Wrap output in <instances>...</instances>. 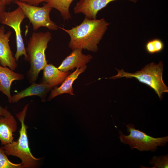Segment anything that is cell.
I'll list each match as a JSON object with an SVG mask.
<instances>
[{"mask_svg": "<svg viewBox=\"0 0 168 168\" xmlns=\"http://www.w3.org/2000/svg\"><path fill=\"white\" fill-rule=\"evenodd\" d=\"M109 25L104 18L90 19L85 18L80 25L70 29L59 28L70 36L68 46L72 50L84 49L96 52L98 49V44Z\"/></svg>", "mask_w": 168, "mask_h": 168, "instance_id": "6da1fadb", "label": "cell"}, {"mask_svg": "<svg viewBox=\"0 0 168 168\" xmlns=\"http://www.w3.org/2000/svg\"><path fill=\"white\" fill-rule=\"evenodd\" d=\"M28 104L24 107L22 110L16 114L21 124L19 131L20 136L16 141L3 145L1 147L7 155H12L19 158L22 161V167L33 168L37 166L40 158L35 157L31 153L29 146L27 134V126L25 124V119Z\"/></svg>", "mask_w": 168, "mask_h": 168, "instance_id": "7a4b0ae2", "label": "cell"}, {"mask_svg": "<svg viewBox=\"0 0 168 168\" xmlns=\"http://www.w3.org/2000/svg\"><path fill=\"white\" fill-rule=\"evenodd\" d=\"M52 39L49 31L34 32L29 38L26 50L30 64L28 75L31 83L35 82L39 72L47 64L45 52Z\"/></svg>", "mask_w": 168, "mask_h": 168, "instance_id": "3957f363", "label": "cell"}, {"mask_svg": "<svg viewBox=\"0 0 168 168\" xmlns=\"http://www.w3.org/2000/svg\"><path fill=\"white\" fill-rule=\"evenodd\" d=\"M116 70L118 74L109 78L114 79L124 77L127 78H135L153 89L160 100L162 99L163 93L168 92V88L163 80V63L161 61L158 64L152 63L147 64L140 71L134 73L126 72L122 69Z\"/></svg>", "mask_w": 168, "mask_h": 168, "instance_id": "277c9868", "label": "cell"}, {"mask_svg": "<svg viewBox=\"0 0 168 168\" xmlns=\"http://www.w3.org/2000/svg\"><path fill=\"white\" fill-rule=\"evenodd\" d=\"M127 131L129 133L128 135H124L119 130V138L120 141L124 144L128 145L132 150L136 148L138 151H151L155 152L158 146H163L168 142V136L154 138L147 135L143 132L135 129L132 124L127 125Z\"/></svg>", "mask_w": 168, "mask_h": 168, "instance_id": "5b68a950", "label": "cell"}, {"mask_svg": "<svg viewBox=\"0 0 168 168\" xmlns=\"http://www.w3.org/2000/svg\"><path fill=\"white\" fill-rule=\"evenodd\" d=\"M13 2L21 8L26 18H28L34 31L41 27H46L51 30L58 29L59 27L50 18L49 13L53 8L46 3L42 7H39L16 0H14Z\"/></svg>", "mask_w": 168, "mask_h": 168, "instance_id": "8992f818", "label": "cell"}, {"mask_svg": "<svg viewBox=\"0 0 168 168\" xmlns=\"http://www.w3.org/2000/svg\"><path fill=\"white\" fill-rule=\"evenodd\" d=\"M26 18L23 12L19 7L14 10L4 12L1 23L12 28L16 35V50L15 58L17 62L20 57L24 56V59L28 61V57L26 51L24 40L21 35V25L24 19Z\"/></svg>", "mask_w": 168, "mask_h": 168, "instance_id": "52a82bcc", "label": "cell"}, {"mask_svg": "<svg viewBox=\"0 0 168 168\" xmlns=\"http://www.w3.org/2000/svg\"><path fill=\"white\" fill-rule=\"evenodd\" d=\"M119 0H80L74 8L75 14L82 13L85 18L96 19L98 12L106 7L110 2ZM136 3L138 0H128Z\"/></svg>", "mask_w": 168, "mask_h": 168, "instance_id": "ba28073f", "label": "cell"}, {"mask_svg": "<svg viewBox=\"0 0 168 168\" xmlns=\"http://www.w3.org/2000/svg\"><path fill=\"white\" fill-rule=\"evenodd\" d=\"M12 33L11 31L6 33L4 26H0V64L14 71L17 64L9 45V39Z\"/></svg>", "mask_w": 168, "mask_h": 168, "instance_id": "9c48e42d", "label": "cell"}, {"mask_svg": "<svg viewBox=\"0 0 168 168\" xmlns=\"http://www.w3.org/2000/svg\"><path fill=\"white\" fill-rule=\"evenodd\" d=\"M17 129L16 121L8 110L4 115L0 116V141L4 145L13 140V133Z\"/></svg>", "mask_w": 168, "mask_h": 168, "instance_id": "30bf717a", "label": "cell"}, {"mask_svg": "<svg viewBox=\"0 0 168 168\" xmlns=\"http://www.w3.org/2000/svg\"><path fill=\"white\" fill-rule=\"evenodd\" d=\"M82 49H76L68 56L58 68L60 70L67 72L75 68H80L83 66L92 58L90 55H86L82 52Z\"/></svg>", "mask_w": 168, "mask_h": 168, "instance_id": "8fae6325", "label": "cell"}, {"mask_svg": "<svg viewBox=\"0 0 168 168\" xmlns=\"http://www.w3.org/2000/svg\"><path fill=\"white\" fill-rule=\"evenodd\" d=\"M53 87L48 84L42 82L40 84L35 82L29 87L12 96V103H16L20 100L26 97L37 96L44 102L48 92Z\"/></svg>", "mask_w": 168, "mask_h": 168, "instance_id": "7c38bea8", "label": "cell"}, {"mask_svg": "<svg viewBox=\"0 0 168 168\" xmlns=\"http://www.w3.org/2000/svg\"><path fill=\"white\" fill-rule=\"evenodd\" d=\"M24 78V76L21 74L16 73L7 67L0 65V91L7 96L10 103H12L10 89L12 82Z\"/></svg>", "mask_w": 168, "mask_h": 168, "instance_id": "4fadbf2b", "label": "cell"}, {"mask_svg": "<svg viewBox=\"0 0 168 168\" xmlns=\"http://www.w3.org/2000/svg\"><path fill=\"white\" fill-rule=\"evenodd\" d=\"M86 68V65L77 68L74 72L68 75L59 87H55L52 90L47 100L50 101L55 97L64 93L74 95L72 87L73 82L81 73L85 71Z\"/></svg>", "mask_w": 168, "mask_h": 168, "instance_id": "5bb4252c", "label": "cell"}, {"mask_svg": "<svg viewBox=\"0 0 168 168\" xmlns=\"http://www.w3.org/2000/svg\"><path fill=\"white\" fill-rule=\"evenodd\" d=\"M42 82L52 87L62 83L68 75V72L60 70L52 64H47L43 69Z\"/></svg>", "mask_w": 168, "mask_h": 168, "instance_id": "9a60e30c", "label": "cell"}, {"mask_svg": "<svg viewBox=\"0 0 168 168\" xmlns=\"http://www.w3.org/2000/svg\"><path fill=\"white\" fill-rule=\"evenodd\" d=\"M74 0H44V2L49 6L60 12L65 20L71 18L69 12V7Z\"/></svg>", "mask_w": 168, "mask_h": 168, "instance_id": "2e32d148", "label": "cell"}, {"mask_svg": "<svg viewBox=\"0 0 168 168\" xmlns=\"http://www.w3.org/2000/svg\"><path fill=\"white\" fill-rule=\"evenodd\" d=\"M164 47V43L161 40L155 38L147 41L145 44V48L148 53L153 54L161 52Z\"/></svg>", "mask_w": 168, "mask_h": 168, "instance_id": "e0dca14e", "label": "cell"}, {"mask_svg": "<svg viewBox=\"0 0 168 168\" xmlns=\"http://www.w3.org/2000/svg\"><path fill=\"white\" fill-rule=\"evenodd\" d=\"M22 163L15 164L7 158L3 150L0 147V168H22Z\"/></svg>", "mask_w": 168, "mask_h": 168, "instance_id": "ac0fdd59", "label": "cell"}, {"mask_svg": "<svg viewBox=\"0 0 168 168\" xmlns=\"http://www.w3.org/2000/svg\"><path fill=\"white\" fill-rule=\"evenodd\" d=\"M149 163L153 166L152 168H167L168 155L158 156H154L150 161Z\"/></svg>", "mask_w": 168, "mask_h": 168, "instance_id": "d6986e66", "label": "cell"}, {"mask_svg": "<svg viewBox=\"0 0 168 168\" xmlns=\"http://www.w3.org/2000/svg\"><path fill=\"white\" fill-rule=\"evenodd\" d=\"M27 4L35 6H38L39 5L44 2V0H16Z\"/></svg>", "mask_w": 168, "mask_h": 168, "instance_id": "ffe728a7", "label": "cell"}, {"mask_svg": "<svg viewBox=\"0 0 168 168\" xmlns=\"http://www.w3.org/2000/svg\"><path fill=\"white\" fill-rule=\"evenodd\" d=\"M5 6L3 4L2 0H0V24H1L2 17L3 14L5 11Z\"/></svg>", "mask_w": 168, "mask_h": 168, "instance_id": "44dd1931", "label": "cell"}, {"mask_svg": "<svg viewBox=\"0 0 168 168\" xmlns=\"http://www.w3.org/2000/svg\"><path fill=\"white\" fill-rule=\"evenodd\" d=\"M7 111V108H3L0 105V116L5 115Z\"/></svg>", "mask_w": 168, "mask_h": 168, "instance_id": "7402d4cb", "label": "cell"}, {"mask_svg": "<svg viewBox=\"0 0 168 168\" xmlns=\"http://www.w3.org/2000/svg\"><path fill=\"white\" fill-rule=\"evenodd\" d=\"M2 1L3 4L6 6L9 4L12 1H13V0H2Z\"/></svg>", "mask_w": 168, "mask_h": 168, "instance_id": "603a6c76", "label": "cell"}]
</instances>
